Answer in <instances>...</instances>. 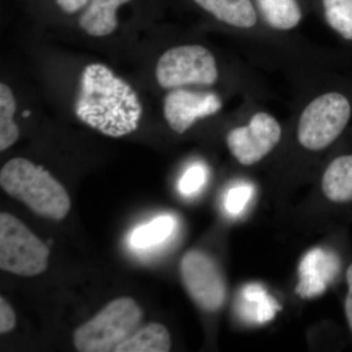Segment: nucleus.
<instances>
[{
  "label": "nucleus",
  "mask_w": 352,
  "mask_h": 352,
  "mask_svg": "<svg viewBox=\"0 0 352 352\" xmlns=\"http://www.w3.org/2000/svg\"><path fill=\"white\" fill-rule=\"evenodd\" d=\"M322 7L329 27L352 43V0H322Z\"/></svg>",
  "instance_id": "17"
},
{
  "label": "nucleus",
  "mask_w": 352,
  "mask_h": 352,
  "mask_svg": "<svg viewBox=\"0 0 352 352\" xmlns=\"http://www.w3.org/2000/svg\"><path fill=\"white\" fill-rule=\"evenodd\" d=\"M222 109V101L214 92L175 88L164 100V116L168 126L183 134L199 120L214 116Z\"/></svg>",
  "instance_id": "9"
},
{
  "label": "nucleus",
  "mask_w": 352,
  "mask_h": 352,
  "mask_svg": "<svg viewBox=\"0 0 352 352\" xmlns=\"http://www.w3.org/2000/svg\"><path fill=\"white\" fill-rule=\"evenodd\" d=\"M30 113H31L30 111H25V113H24V116H30Z\"/></svg>",
  "instance_id": "25"
},
{
  "label": "nucleus",
  "mask_w": 352,
  "mask_h": 352,
  "mask_svg": "<svg viewBox=\"0 0 352 352\" xmlns=\"http://www.w3.org/2000/svg\"><path fill=\"white\" fill-rule=\"evenodd\" d=\"M75 113L95 131L119 138L138 129L143 107L129 83L105 65L94 63L83 69Z\"/></svg>",
  "instance_id": "1"
},
{
  "label": "nucleus",
  "mask_w": 352,
  "mask_h": 352,
  "mask_svg": "<svg viewBox=\"0 0 352 352\" xmlns=\"http://www.w3.org/2000/svg\"><path fill=\"white\" fill-rule=\"evenodd\" d=\"M324 195L333 203L352 201V154L333 159L322 177Z\"/></svg>",
  "instance_id": "12"
},
{
  "label": "nucleus",
  "mask_w": 352,
  "mask_h": 352,
  "mask_svg": "<svg viewBox=\"0 0 352 352\" xmlns=\"http://www.w3.org/2000/svg\"><path fill=\"white\" fill-rule=\"evenodd\" d=\"M180 273L184 288L197 307L206 312L219 311L226 302V283L212 256L199 250L183 256Z\"/></svg>",
  "instance_id": "7"
},
{
  "label": "nucleus",
  "mask_w": 352,
  "mask_h": 352,
  "mask_svg": "<svg viewBox=\"0 0 352 352\" xmlns=\"http://www.w3.org/2000/svg\"><path fill=\"white\" fill-rule=\"evenodd\" d=\"M50 251L17 217L0 214V268L19 276L41 274L48 267Z\"/></svg>",
  "instance_id": "5"
},
{
  "label": "nucleus",
  "mask_w": 352,
  "mask_h": 352,
  "mask_svg": "<svg viewBox=\"0 0 352 352\" xmlns=\"http://www.w3.org/2000/svg\"><path fill=\"white\" fill-rule=\"evenodd\" d=\"M208 171L201 164L190 166L179 182V190L184 195H193L205 184Z\"/></svg>",
  "instance_id": "21"
},
{
  "label": "nucleus",
  "mask_w": 352,
  "mask_h": 352,
  "mask_svg": "<svg viewBox=\"0 0 352 352\" xmlns=\"http://www.w3.org/2000/svg\"><path fill=\"white\" fill-rule=\"evenodd\" d=\"M170 347V336L166 328L162 324L151 323L139 329L117 352H168Z\"/></svg>",
  "instance_id": "14"
},
{
  "label": "nucleus",
  "mask_w": 352,
  "mask_h": 352,
  "mask_svg": "<svg viewBox=\"0 0 352 352\" xmlns=\"http://www.w3.org/2000/svg\"><path fill=\"white\" fill-rule=\"evenodd\" d=\"M17 102L12 90L0 83V151H6L19 138V129L14 122Z\"/></svg>",
  "instance_id": "15"
},
{
  "label": "nucleus",
  "mask_w": 352,
  "mask_h": 352,
  "mask_svg": "<svg viewBox=\"0 0 352 352\" xmlns=\"http://www.w3.org/2000/svg\"><path fill=\"white\" fill-rule=\"evenodd\" d=\"M58 6L68 14L78 12L87 6L89 0H56Z\"/></svg>",
  "instance_id": "24"
},
{
  "label": "nucleus",
  "mask_w": 352,
  "mask_h": 352,
  "mask_svg": "<svg viewBox=\"0 0 352 352\" xmlns=\"http://www.w3.org/2000/svg\"><path fill=\"white\" fill-rule=\"evenodd\" d=\"M325 254L318 250V263H316V251L309 252L300 264V284L298 288L302 289V296L318 295L325 289L327 272L324 270L327 265L322 263L326 258Z\"/></svg>",
  "instance_id": "16"
},
{
  "label": "nucleus",
  "mask_w": 352,
  "mask_h": 352,
  "mask_svg": "<svg viewBox=\"0 0 352 352\" xmlns=\"http://www.w3.org/2000/svg\"><path fill=\"white\" fill-rule=\"evenodd\" d=\"M175 228V222L170 217H161L150 223L136 229L132 233L131 242L133 247L139 249L160 244L170 237Z\"/></svg>",
  "instance_id": "19"
},
{
  "label": "nucleus",
  "mask_w": 352,
  "mask_h": 352,
  "mask_svg": "<svg viewBox=\"0 0 352 352\" xmlns=\"http://www.w3.org/2000/svg\"><path fill=\"white\" fill-rule=\"evenodd\" d=\"M352 118L351 95L332 90L319 95L298 119V142L309 151H322L344 133Z\"/></svg>",
  "instance_id": "4"
},
{
  "label": "nucleus",
  "mask_w": 352,
  "mask_h": 352,
  "mask_svg": "<svg viewBox=\"0 0 352 352\" xmlns=\"http://www.w3.org/2000/svg\"><path fill=\"white\" fill-rule=\"evenodd\" d=\"M142 308L129 296L115 298L94 318L74 333V344L80 352H117L141 328Z\"/></svg>",
  "instance_id": "3"
},
{
  "label": "nucleus",
  "mask_w": 352,
  "mask_h": 352,
  "mask_svg": "<svg viewBox=\"0 0 352 352\" xmlns=\"http://www.w3.org/2000/svg\"><path fill=\"white\" fill-rule=\"evenodd\" d=\"M252 191V187L247 183L236 185L229 190L226 199L227 212L232 215L240 214L251 199Z\"/></svg>",
  "instance_id": "20"
},
{
  "label": "nucleus",
  "mask_w": 352,
  "mask_h": 352,
  "mask_svg": "<svg viewBox=\"0 0 352 352\" xmlns=\"http://www.w3.org/2000/svg\"><path fill=\"white\" fill-rule=\"evenodd\" d=\"M131 0H89L78 23L88 36L103 38L110 36L119 25L118 9Z\"/></svg>",
  "instance_id": "11"
},
{
  "label": "nucleus",
  "mask_w": 352,
  "mask_h": 352,
  "mask_svg": "<svg viewBox=\"0 0 352 352\" xmlns=\"http://www.w3.org/2000/svg\"><path fill=\"white\" fill-rule=\"evenodd\" d=\"M346 281L349 292H347L346 302H344V311H346L349 328L352 331V264L349 265L346 270Z\"/></svg>",
  "instance_id": "23"
},
{
  "label": "nucleus",
  "mask_w": 352,
  "mask_h": 352,
  "mask_svg": "<svg viewBox=\"0 0 352 352\" xmlns=\"http://www.w3.org/2000/svg\"><path fill=\"white\" fill-rule=\"evenodd\" d=\"M201 8L224 24L249 30L258 23V14L252 0H194Z\"/></svg>",
  "instance_id": "10"
},
{
  "label": "nucleus",
  "mask_w": 352,
  "mask_h": 352,
  "mask_svg": "<svg viewBox=\"0 0 352 352\" xmlns=\"http://www.w3.org/2000/svg\"><path fill=\"white\" fill-rule=\"evenodd\" d=\"M281 124L270 113L252 115L247 126L236 127L228 132L226 143L238 163L250 166L259 163L279 144Z\"/></svg>",
  "instance_id": "8"
},
{
  "label": "nucleus",
  "mask_w": 352,
  "mask_h": 352,
  "mask_svg": "<svg viewBox=\"0 0 352 352\" xmlns=\"http://www.w3.org/2000/svg\"><path fill=\"white\" fill-rule=\"evenodd\" d=\"M242 294L244 302L249 303V307L243 305V312L247 315V318L254 319L258 323L270 320L279 308L276 300L266 295L258 285L245 287Z\"/></svg>",
  "instance_id": "18"
},
{
  "label": "nucleus",
  "mask_w": 352,
  "mask_h": 352,
  "mask_svg": "<svg viewBox=\"0 0 352 352\" xmlns=\"http://www.w3.org/2000/svg\"><path fill=\"white\" fill-rule=\"evenodd\" d=\"M219 75L214 54L198 44L175 46L166 50L156 67L157 82L164 89L188 85L212 87Z\"/></svg>",
  "instance_id": "6"
},
{
  "label": "nucleus",
  "mask_w": 352,
  "mask_h": 352,
  "mask_svg": "<svg viewBox=\"0 0 352 352\" xmlns=\"http://www.w3.org/2000/svg\"><path fill=\"white\" fill-rule=\"evenodd\" d=\"M0 185L9 196L45 219L59 221L71 210V200L63 185L43 166L24 157H15L4 164Z\"/></svg>",
  "instance_id": "2"
},
{
  "label": "nucleus",
  "mask_w": 352,
  "mask_h": 352,
  "mask_svg": "<svg viewBox=\"0 0 352 352\" xmlns=\"http://www.w3.org/2000/svg\"><path fill=\"white\" fill-rule=\"evenodd\" d=\"M16 326V315L12 307L3 296H0V333L11 332Z\"/></svg>",
  "instance_id": "22"
},
{
  "label": "nucleus",
  "mask_w": 352,
  "mask_h": 352,
  "mask_svg": "<svg viewBox=\"0 0 352 352\" xmlns=\"http://www.w3.org/2000/svg\"><path fill=\"white\" fill-rule=\"evenodd\" d=\"M256 3L261 17L273 30L292 31L302 22V11L298 0H256Z\"/></svg>",
  "instance_id": "13"
}]
</instances>
